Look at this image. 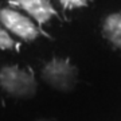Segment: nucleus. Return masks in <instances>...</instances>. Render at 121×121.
Segmentation results:
<instances>
[{
    "label": "nucleus",
    "instance_id": "obj_1",
    "mask_svg": "<svg viewBox=\"0 0 121 121\" xmlns=\"http://www.w3.org/2000/svg\"><path fill=\"white\" fill-rule=\"evenodd\" d=\"M0 86L8 94L17 98H30L36 91V82L32 74L17 66L0 69Z\"/></svg>",
    "mask_w": 121,
    "mask_h": 121
},
{
    "label": "nucleus",
    "instance_id": "obj_2",
    "mask_svg": "<svg viewBox=\"0 0 121 121\" xmlns=\"http://www.w3.org/2000/svg\"><path fill=\"white\" fill-rule=\"evenodd\" d=\"M42 78L51 87L60 91L71 90L77 81V71L67 59L54 58L42 70Z\"/></svg>",
    "mask_w": 121,
    "mask_h": 121
},
{
    "label": "nucleus",
    "instance_id": "obj_3",
    "mask_svg": "<svg viewBox=\"0 0 121 121\" xmlns=\"http://www.w3.org/2000/svg\"><path fill=\"white\" fill-rule=\"evenodd\" d=\"M0 22L3 23V26L7 30L27 42L36 39L39 35V30L34 23L15 9L0 8Z\"/></svg>",
    "mask_w": 121,
    "mask_h": 121
},
{
    "label": "nucleus",
    "instance_id": "obj_4",
    "mask_svg": "<svg viewBox=\"0 0 121 121\" xmlns=\"http://www.w3.org/2000/svg\"><path fill=\"white\" fill-rule=\"evenodd\" d=\"M11 3L24 9L40 24L46 23L56 15V11L50 0H12Z\"/></svg>",
    "mask_w": 121,
    "mask_h": 121
},
{
    "label": "nucleus",
    "instance_id": "obj_5",
    "mask_svg": "<svg viewBox=\"0 0 121 121\" xmlns=\"http://www.w3.org/2000/svg\"><path fill=\"white\" fill-rule=\"evenodd\" d=\"M102 31L110 43L121 48V13H112L106 16L102 24Z\"/></svg>",
    "mask_w": 121,
    "mask_h": 121
},
{
    "label": "nucleus",
    "instance_id": "obj_6",
    "mask_svg": "<svg viewBox=\"0 0 121 121\" xmlns=\"http://www.w3.org/2000/svg\"><path fill=\"white\" fill-rule=\"evenodd\" d=\"M15 46L13 39L7 34V31L0 26V50H8Z\"/></svg>",
    "mask_w": 121,
    "mask_h": 121
},
{
    "label": "nucleus",
    "instance_id": "obj_7",
    "mask_svg": "<svg viewBox=\"0 0 121 121\" xmlns=\"http://www.w3.org/2000/svg\"><path fill=\"white\" fill-rule=\"evenodd\" d=\"M60 4L65 8L71 9V8H79L87 4V0H59Z\"/></svg>",
    "mask_w": 121,
    "mask_h": 121
},
{
    "label": "nucleus",
    "instance_id": "obj_8",
    "mask_svg": "<svg viewBox=\"0 0 121 121\" xmlns=\"http://www.w3.org/2000/svg\"><path fill=\"white\" fill-rule=\"evenodd\" d=\"M36 121H48V120H44V118H40V120H36Z\"/></svg>",
    "mask_w": 121,
    "mask_h": 121
}]
</instances>
